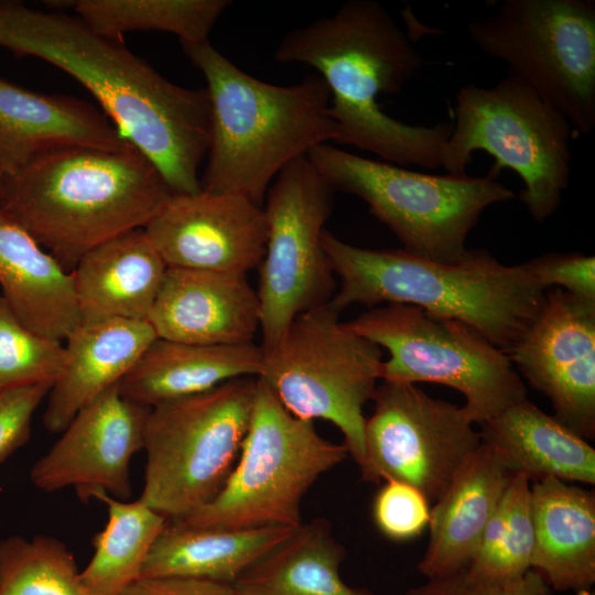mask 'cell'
I'll return each instance as SVG.
<instances>
[{"label": "cell", "instance_id": "cell-1", "mask_svg": "<svg viewBox=\"0 0 595 595\" xmlns=\"http://www.w3.org/2000/svg\"><path fill=\"white\" fill-rule=\"evenodd\" d=\"M0 46L51 63L86 87L173 193L202 190L198 171L210 141L206 88L167 80L119 40L96 34L78 18L19 2L0 1Z\"/></svg>", "mask_w": 595, "mask_h": 595}, {"label": "cell", "instance_id": "cell-2", "mask_svg": "<svg viewBox=\"0 0 595 595\" xmlns=\"http://www.w3.org/2000/svg\"><path fill=\"white\" fill-rule=\"evenodd\" d=\"M281 64L313 67L331 91L334 142L388 163L442 167L453 123L411 126L381 110L416 75L423 57L390 12L374 0H348L337 11L289 31L274 50Z\"/></svg>", "mask_w": 595, "mask_h": 595}, {"label": "cell", "instance_id": "cell-3", "mask_svg": "<svg viewBox=\"0 0 595 595\" xmlns=\"http://www.w3.org/2000/svg\"><path fill=\"white\" fill-rule=\"evenodd\" d=\"M322 245L339 288L328 304L400 303L462 322L506 354L543 305L547 290L522 264L506 266L485 250L455 261L421 258L404 249H367L325 230Z\"/></svg>", "mask_w": 595, "mask_h": 595}, {"label": "cell", "instance_id": "cell-4", "mask_svg": "<svg viewBox=\"0 0 595 595\" xmlns=\"http://www.w3.org/2000/svg\"><path fill=\"white\" fill-rule=\"evenodd\" d=\"M203 74L210 101V141L202 190L261 205L278 174L335 139L331 91L316 73L275 85L244 72L210 42L182 44Z\"/></svg>", "mask_w": 595, "mask_h": 595}, {"label": "cell", "instance_id": "cell-5", "mask_svg": "<svg viewBox=\"0 0 595 595\" xmlns=\"http://www.w3.org/2000/svg\"><path fill=\"white\" fill-rule=\"evenodd\" d=\"M172 190L128 143L45 153L3 182L1 207L72 271L99 244L143 228Z\"/></svg>", "mask_w": 595, "mask_h": 595}, {"label": "cell", "instance_id": "cell-6", "mask_svg": "<svg viewBox=\"0 0 595 595\" xmlns=\"http://www.w3.org/2000/svg\"><path fill=\"white\" fill-rule=\"evenodd\" d=\"M335 191L358 196L403 249L433 261L463 258L482 213L513 198L490 174H428L353 154L331 143L306 155Z\"/></svg>", "mask_w": 595, "mask_h": 595}, {"label": "cell", "instance_id": "cell-7", "mask_svg": "<svg viewBox=\"0 0 595 595\" xmlns=\"http://www.w3.org/2000/svg\"><path fill=\"white\" fill-rule=\"evenodd\" d=\"M348 456L344 443L324 439L314 421L290 413L257 378L248 432L225 486L178 521L216 530L296 528L309 489Z\"/></svg>", "mask_w": 595, "mask_h": 595}, {"label": "cell", "instance_id": "cell-8", "mask_svg": "<svg viewBox=\"0 0 595 595\" xmlns=\"http://www.w3.org/2000/svg\"><path fill=\"white\" fill-rule=\"evenodd\" d=\"M453 130L442 167L466 174L474 151L495 159L488 174L510 169L530 215L544 221L560 206L571 174L567 119L518 76L508 72L494 87L466 84L455 96Z\"/></svg>", "mask_w": 595, "mask_h": 595}, {"label": "cell", "instance_id": "cell-9", "mask_svg": "<svg viewBox=\"0 0 595 595\" xmlns=\"http://www.w3.org/2000/svg\"><path fill=\"white\" fill-rule=\"evenodd\" d=\"M257 378L242 377L150 409L140 500L181 520L225 486L250 424Z\"/></svg>", "mask_w": 595, "mask_h": 595}, {"label": "cell", "instance_id": "cell-10", "mask_svg": "<svg viewBox=\"0 0 595 595\" xmlns=\"http://www.w3.org/2000/svg\"><path fill=\"white\" fill-rule=\"evenodd\" d=\"M328 303L298 315L263 350L258 379L293 415L333 423L364 462V408L381 379L382 350L339 321ZM262 348V347H261Z\"/></svg>", "mask_w": 595, "mask_h": 595}, {"label": "cell", "instance_id": "cell-11", "mask_svg": "<svg viewBox=\"0 0 595 595\" xmlns=\"http://www.w3.org/2000/svg\"><path fill=\"white\" fill-rule=\"evenodd\" d=\"M345 325L388 351L381 368L383 381L451 387L464 397L462 407L474 424L527 398L508 355L462 322L414 305L389 303Z\"/></svg>", "mask_w": 595, "mask_h": 595}, {"label": "cell", "instance_id": "cell-12", "mask_svg": "<svg viewBox=\"0 0 595 595\" xmlns=\"http://www.w3.org/2000/svg\"><path fill=\"white\" fill-rule=\"evenodd\" d=\"M467 34L570 122L595 128V1L505 0L496 14L467 23Z\"/></svg>", "mask_w": 595, "mask_h": 595}, {"label": "cell", "instance_id": "cell-13", "mask_svg": "<svg viewBox=\"0 0 595 595\" xmlns=\"http://www.w3.org/2000/svg\"><path fill=\"white\" fill-rule=\"evenodd\" d=\"M333 194L307 156L289 163L267 192L268 237L257 290L262 349L298 315L328 303L336 291L322 245Z\"/></svg>", "mask_w": 595, "mask_h": 595}, {"label": "cell", "instance_id": "cell-14", "mask_svg": "<svg viewBox=\"0 0 595 595\" xmlns=\"http://www.w3.org/2000/svg\"><path fill=\"white\" fill-rule=\"evenodd\" d=\"M364 430L361 479L403 482L434 504L482 439L463 407L430 397L416 385L383 381Z\"/></svg>", "mask_w": 595, "mask_h": 595}, {"label": "cell", "instance_id": "cell-15", "mask_svg": "<svg viewBox=\"0 0 595 595\" xmlns=\"http://www.w3.org/2000/svg\"><path fill=\"white\" fill-rule=\"evenodd\" d=\"M553 416L586 441L595 437V301L547 290L532 323L507 353Z\"/></svg>", "mask_w": 595, "mask_h": 595}, {"label": "cell", "instance_id": "cell-16", "mask_svg": "<svg viewBox=\"0 0 595 595\" xmlns=\"http://www.w3.org/2000/svg\"><path fill=\"white\" fill-rule=\"evenodd\" d=\"M149 407L126 398L119 383L80 409L30 472L46 493L73 487L82 501L97 493L128 500L130 463L143 450Z\"/></svg>", "mask_w": 595, "mask_h": 595}, {"label": "cell", "instance_id": "cell-17", "mask_svg": "<svg viewBox=\"0 0 595 595\" xmlns=\"http://www.w3.org/2000/svg\"><path fill=\"white\" fill-rule=\"evenodd\" d=\"M143 228L167 268L239 274L260 266L268 237L261 205L204 190L173 193Z\"/></svg>", "mask_w": 595, "mask_h": 595}, {"label": "cell", "instance_id": "cell-18", "mask_svg": "<svg viewBox=\"0 0 595 595\" xmlns=\"http://www.w3.org/2000/svg\"><path fill=\"white\" fill-rule=\"evenodd\" d=\"M148 322L163 339L247 344L260 328V303L247 274L167 268Z\"/></svg>", "mask_w": 595, "mask_h": 595}, {"label": "cell", "instance_id": "cell-19", "mask_svg": "<svg viewBox=\"0 0 595 595\" xmlns=\"http://www.w3.org/2000/svg\"><path fill=\"white\" fill-rule=\"evenodd\" d=\"M129 142L90 104L25 89L0 77V178L65 148L120 149Z\"/></svg>", "mask_w": 595, "mask_h": 595}, {"label": "cell", "instance_id": "cell-20", "mask_svg": "<svg viewBox=\"0 0 595 595\" xmlns=\"http://www.w3.org/2000/svg\"><path fill=\"white\" fill-rule=\"evenodd\" d=\"M515 475L502 456L482 442L431 508L429 540L418 563L425 580L465 570Z\"/></svg>", "mask_w": 595, "mask_h": 595}, {"label": "cell", "instance_id": "cell-21", "mask_svg": "<svg viewBox=\"0 0 595 595\" xmlns=\"http://www.w3.org/2000/svg\"><path fill=\"white\" fill-rule=\"evenodd\" d=\"M156 338L147 320L80 322L65 339L64 364L47 394L46 430L61 433L80 409L118 385Z\"/></svg>", "mask_w": 595, "mask_h": 595}, {"label": "cell", "instance_id": "cell-22", "mask_svg": "<svg viewBox=\"0 0 595 595\" xmlns=\"http://www.w3.org/2000/svg\"><path fill=\"white\" fill-rule=\"evenodd\" d=\"M0 294L33 332L65 340L80 324L72 271L0 206Z\"/></svg>", "mask_w": 595, "mask_h": 595}, {"label": "cell", "instance_id": "cell-23", "mask_svg": "<svg viewBox=\"0 0 595 595\" xmlns=\"http://www.w3.org/2000/svg\"><path fill=\"white\" fill-rule=\"evenodd\" d=\"M166 269L144 228L94 247L72 270L80 322L148 321Z\"/></svg>", "mask_w": 595, "mask_h": 595}, {"label": "cell", "instance_id": "cell-24", "mask_svg": "<svg viewBox=\"0 0 595 595\" xmlns=\"http://www.w3.org/2000/svg\"><path fill=\"white\" fill-rule=\"evenodd\" d=\"M531 569L555 592L593 589L595 583V494L548 477L531 483Z\"/></svg>", "mask_w": 595, "mask_h": 595}, {"label": "cell", "instance_id": "cell-25", "mask_svg": "<svg viewBox=\"0 0 595 595\" xmlns=\"http://www.w3.org/2000/svg\"><path fill=\"white\" fill-rule=\"evenodd\" d=\"M263 350L252 343L199 345L154 339L119 382L128 399L152 408L210 390L226 381L258 378Z\"/></svg>", "mask_w": 595, "mask_h": 595}, {"label": "cell", "instance_id": "cell-26", "mask_svg": "<svg viewBox=\"0 0 595 595\" xmlns=\"http://www.w3.org/2000/svg\"><path fill=\"white\" fill-rule=\"evenodd\" d=\"M482 442L531 483L554 477L595 484V450L527 398L479 424Z\"/></svg>", "mask_w": 595, "mask_h": 595}, {"label": "cell", "instance_id": "cell-27", "mask_svg": "<svg viewBox=\"0 0 595 595\" xmlns=\"http://www.w3.org/2000/svg\"><path fill=\"white\" fill-rule=\"evenodd\" d=\"M293 530H216L169 520L153 543L140 577H190L231 585Z\"/></svg>", "mask_w": 595, "mask_h": 595}, {"label": "cell", "instance_id": "cell-28", "mask_svg": "<svg viewBox=\"0 0 595 595\" xmlns=\"http://www.w3.org/2000/svg\"><path fill=\"white\" fill-rule=\"evenodd\" d=\"M346 558L325 518L302 522L232 584L235 595H374L344 582Z\"/></svg>", "mask_w": 595, "mask_h": 595}, {"label": "cell", "instance_id": "cell-29", "mask_svg": "<svg viewBox=\"0 0 595 595\" xmlns=\"http://www.w3.org/2000/svg\"><path fill=\"white\" fill-rule=\"evenodd\" d=\"M94 498L106 505L108 520L93 539L94 554L80 571V578L90 595H120L140 578L169 519L140 499L120 500L106 493H97Z\"/></svg>", "mask_w": 595, "mask_h": 595}, {"label": "cell", "instance_id": "cell-30", "mask_svg": "<svg viewBox=\"0 0 595 595\" xmlns=\"http://www.w3.org/2000/svg\"><path fill=\"white\" fill-rule=\"evenodd\" d=\"M229 0H78L73 7L78 19L104 37L120 40L131 31H162L175 34L181 44L209 41Z\"/></svg>", "mask_w": 595, "mask_h": 595}, {"label": "cell", "instance_id": "cell-31", "mask_svg": "<svg viewBox=\"0 0 595 595\" xmlns=\"http://www.w3.org/2000/svg\"><path fill=\"white\" fill-rule=\"evenodd\" d=\"M533 524L531 482L516 474L490 519L477 551L462 574L479 584H501L531 570Z\"/></svg>", "mask_w": 595, "mask_h": 595}, {"label": "cell", "instance_id": "cell-32", "mask_svg": "<svg viewBox=\"0 0 595 595\" xmlns=\"http://www.w3.org/2000/svg\"><path fill=\"white\" fill-rule=\"evenodd\" d=\"M0 595H90L67 545L48 536L0 540Z\"/></svg>", "mask_w": 595, "mask_h": 595}, {"label": "cell", "instance_id": "cell-33", "mask_svg": "<svg viewBox=\"0 0 595 595\" xmlns=\"http://www.w3.org/2000/svg\"><path fill=\"white\" fill-rule=\"evenodd\" d=\"M62 342L25 326L0 294V393L32 385H53L64 364Z\"/></svg>", "mask_w": 595, "mask_h": 595}, {"label": "cell", "instance_id": "cell-34", "mask_svg": "<svg viewBox=\"0 0 595 595\" xmlns=\"http://www.w3.org/2000/svg\"><path fill=\"white\" fill-rule=\"evenodd\" d=\"M431 502L414 486L386 480L372 502V517L378 530L393 541L419 537L429 527Z\"/></svg>", "mask_w": 595, "mask_h": 595}, {"label": "cell", "instance_id": "cell-35", "mask_svg": "<svg viewBox=\"0 0 595 595\" xmlns=\"http://www.w3.org/2000/svg\"><path fill=\"white\" fill-rule=\"evenodd\" d=\"M543 289H561L576 298L595 301V258L581 252H551L522 263Z\"/></svg>", "mask_w": 595, "mask_h": 595}, {"label": "cell", "instance_id": "cell-36", "mask_svg": "<svg viewBox=\"0 0 595 595\" xmlns=\"http://www.w3.org/2000/svg\"><path fill=\"white\" fill-rule=\"evenodd\" d=\"M51 385H32L0 393V463L25 445L33 415Z\"/></svg>", "mask_w": 595, "mask_h": 595}, {"label": "cell", "instance_id": "cell-37", "mask_svg": "<svg viewBox=\"0 0 595 595\" xmlns=\"http://www.w3.org/2000/svg\"><path fill=\"white\" fill-rule=\"evenodd\" d=\"M552 589L534 570L501 584H479L466 580L462 574L439 580H426L409 588L404 595H551Z\"/></svg>", "mask_w": 595, "mask_h": 595}, {"label": "cell", "instance_id": "cell-38", "mask_svg": "<svg viewBox=\"0 0 595 595\" xmlns=\"http://www.w3.org/2000/svg\"><path fill=\"white\" fill-rule=\"evenodd\" d=\"M120 595H235L230 584L190 577H140Z\"/></svg>", "mask_w": 595, "mask_h": 595}, {"label": "cell", "instance_id": "cell-39", "mask_svg": "<svg viewBox=\"0 0 595 595\" xmlns=\"http://www.w3.org/2000/svg\"><path fill=\"white\" fill-rule=\"evenodd\" d=\"M574 595H595V592L593 589H588V591L574 593Z\"/></svg>", "mask_w": 595, "mask_h": 595}, {"label": "cell", "instance_id": "cell-40", "mask_svg": "<svg viewBox=\"0 0 595 595\" xmlns=\"http://www.w3.org/2000/svg\"><path fill=\"white\" fill-rule=\"evenodd\" d=\"M2 196H3V183L0 178V205H1V202H2Z\"/></svg>", "mask_w": 595, "mask_h": 595}]
</instances>
